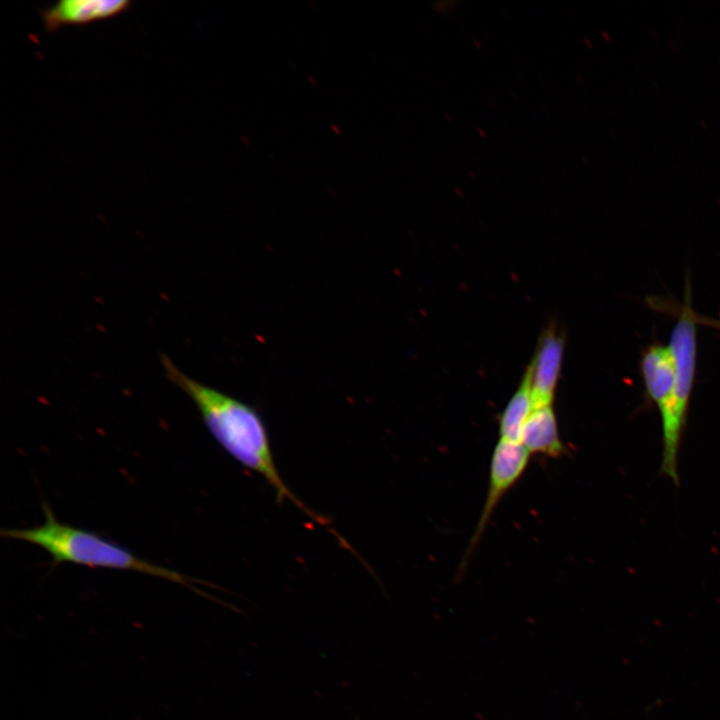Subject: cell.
Segmentation results:
<instances>
[{"label": "cell", "instance_id": "obj_1", "mask_svg": "<svg viewBox=\"0 0 720 720\" xmlns=\"http://www.w3.org/2000/svg\"><path fill=\"white\" fill-rule=\"evenodd\" d=\"M161 362L168 379L193 401L213 438L239 464L259 474L274 490L278 503L290 501L316 523L329 525L326 518L308 508L285 483L276 465L267 426L256 408L190 378L165 355Z\"/></svg>", "mask_w": 720, "mask_h": 720}, {"label": "cell", "instance_id": "obj_2", "mask_svg": "<svg viewBox=\"0 0 720 720\" xmlns=\"http://www.w3.org/2000/svg\"><path fill=\"white\" fill-rule=\"evenodd\" d=\"M43 511L45 521L42 525L4 529L1 536L39 546L57 564L133 571L194 589L193 580L177 571L140 558L96 533L59 522L48 504L43 505Z\"/></svg>", "mask_w": 720, "mask_h": 720}, {"label": "cell", "instance_id": "obj_3", "mask_svg": "<svg viewBox=\"0 0 720 720\" xmlns=\"http://www.w3.org/2000/svg\"><path fill=\"white\" fill-rule=\"evenodd\" d=\"M695 322L688 308L676 323L670 340L676 382L674 403L668 417L662 420L663 453L661 472L678 484L677 457L694 379L696 355Z\"/></svg>", "mask_w": 720, "mask_h": 720}, {"label": "cell", "instance_id": "obj_4", "mask_svg": "<svg viewBox=\"0 0 720 720\" xmlns=\"http://www.w3.org/2000/svg\"><path fill=\"white\" fill-rule=\"evenodd\" d=\"M530 456L520 442L499 439L496 443L490 459L487 494L479 520L461 562V570L466 568L499 502L524 474Z\"/></svg>", "mask_w": 720, "mask_h": 720}, {"label": "cell", "instance_id": "obj_5", "mask_svg": "<svg viewBox=\"0 0 720 720\" xmlns=\"http://www.w3.org/2000/svg\"><path fill=\"white\" fill-rule=\"evenodd\" d=\"M564 340L554 328L542 336L537 352L529 365L533 409L552 406L560 375Z\"/></svg>", "mask_w": 720, "mask_h": 720}, {"label": "cell", "instance_id": "obj_6", "mask_svg": "<svg viewBox=\"0 0 720 720\" xmlns=\"http://www.w3.org/2000/svg\"><path fill=\"white\" fill-rule=\"evenodd\" d=\"M643 378L650 398L656 403L662 420L666 419L674 403L675 365L669 348L653 345L641 361Z\"/></svg>", "mask_w": 720, "mask_h": 720}, {"label": "cell", "instance_id": "obj_7", "mask_svg": "<svg viewBox=\"0 0 720 720\" xmlns=\"http://www.w3.org/2000/svg\"><path fill=\"white\" fill-rule=\"evenodd\" d=\"M130 1L125 0H63L43 11L47 30L53 31L67 25H83L113 17L127 10Z\"/></svg>", "mask_w": 720, "mask_h": 720}, {"label": "cell", "instance_id": "obj_8", "mask_svg": "<svg viewBox=\"0 0 720 720\" xmlns=\"http://www.w3.org/2000/svg\"><path fill=\"white\" fill-rule=\"evenodd\" d=\"M520 443L530 455L558 458L567 452L553 405L533 409L522 429Z\"/></svg>", "mask_w": 720, "mask_h": 720}, {"label": "cell", "instance_id": "obj_9", "mask_svg": "<svg viewBox=\"0 0 720 720\" xmlns=\"http://www.w3.org/2000/svg\"><path fill=\"white\" fill-rule=\"evenodd\" d=\"M533 411L529 366L499 417V439L520 442L522 429Z\"/></svg>", "mask_w": 720, "mask_h": 720}]
</instances>
